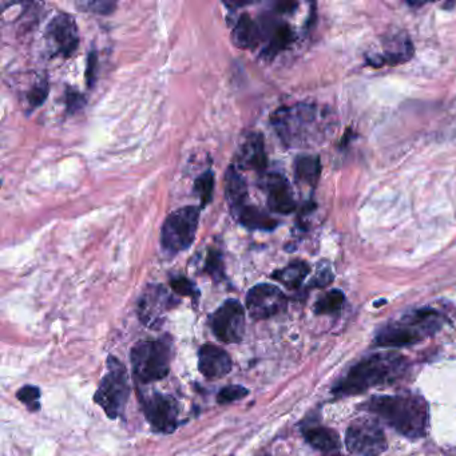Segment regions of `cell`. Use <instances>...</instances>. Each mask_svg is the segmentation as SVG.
<instances>
[{"label":"cell","mask_w":456,"mask_h":456,"mask_svg":"<svg viewBox=\"0 0 456 456\" xmlns=\"http://www.w3.org/2000/svg\"><path fill=\"white\" fill-rule=\"evenodd\" d=\"M248 197L249 194L245 179L239 173L237 167L230 166L225 174V198L233 215L248 205Z\"/></svg>","instance_id":"obj_20"},{"label":"cell","mask_w":456,"mask_h":456,"mask_svg":"<svg viewBox=\"0 0 456 456\" xmlns=\"http://www.w3.org/2000/svg\"><path fill=\"white\" fill-rule=\"evenodd\" d=\"M44 43L51 56L70 58L79 46L76 19L68 13H56L46 27Z\"/></svg>","instance_id":"obj_10"},{"label":"cell","mask_w":456,"mask_h":456,"mask_svg":"<svg viewBox=\"0 0 456 456\" xmlns=\"http://www.w3.org/2000/svg\"><path fill=\"white\" fill-rule=\"evenodd\" d=\"M176 304L178 301L165 287L150 284L142 292L138 300V316L145 325L155 328V325H161L166 312Z\"/></svg>","instance_id":"obj_14"},{"label":"cell","mask_w":456,"mask_h":456,"mask_svg":"<svg viewBox=\"0 0 456 456\" xmlns=\"http://www.w3.org/2000/svg\"><path fill=\"white\" fill-rule=\"evenodd\" d=\"M345 301V296L342 291L333 289L330 291L327 294H324L316 305H315V312L317 315H332L337 313L342 308V304Z\"/></svg>","instance_id":"obj_26"},{"label":"cell","mask_w":456,"mask_h":456,"mask_svg":"<svg viewBox=\"0 0 456 456\" xmlns=\"http://www.w3.org/2000/svg\"><path fill=\"white\" fill-rule=\"evenodd\" d=\"M170 287L173 288V291L181 294V296H188L194 300H197L200 297V291L196 287V284L184 276H178V277H173L170 280Z\"/></svg>","instance_id":"obj_31"},{"label":"cell","mask_w":456,"mask_h":456,"mask_svg":"<svg viewBox=\"0 0 456 456\" xmlns=\"http://www.w3.org/2000/svg\"><path fill=\"white\" fill-rule=\"evenodd\" d=\"M268 166L264 137L260 133H248L236 152V167L264 173Z\"/></svg>","instance_id":"obj_17"},{"label":"cell","mask_w":456,"mask_h":456,"mask_svg":"<svg viewBox=\"0 0 456 456\" xmlns=\"http://www.w3.org/2000/svg\"><path fill=\"white\" fill-rule=\"evenodd\" d=\"M414 56V44L404 32L390 35L381 42V49L367 55L368 66H397L406 64Z\"/></svg>","instance_id":"obj_15"},{"label":"cell","mask_w":456,"mask_h":456,"mask_svg":"<svg viewBox=\"0 0 456 456\" xmlns=\"http://www.w3.org/2000/svg\"><path fill=\"white\" fill-rule=\"evenodd\" d=\"M311 268L301 260L292 261L291 264L272 273V279L276 280L289 289H297L301 287L306 276L309 275Z\"/></svg>","instance_id":"obj_23"},{"label":"cell","mask_w":456,"mask_h":456,"mask_svg":"<svg viewBox=\"0 0 456 456\" xmlns=\"http://www.w3.org/2000/svg\"><path fill=\"white\" fill-rule=\"evenodd\" d=\"M232 39L234 46L242 50H253L261 44V34L257 19H253L249 13H242L233 28Z\"/></svg>","instance_id":"obj_19"},{"label":"cell","mask_w":456,"mask_h":456,"mask_svg":"<svg viewBox=\"0 0 456 456\" xmlns=\"http://www.w3.org/2000/svg\"><path fill=\"white\" fill-rule=\"evenodd\" d=\"M201 208L184 206L170 213L161 230V245L166 253L188 251L196 240Z\"/></svg>","instance_id":"obj_8"},{"label":"cell","mask_w":456,"mask_h":456,"mask_svg":"<svg viewBox=\"0 0 456 456\" xmlns=\"http://www.w3.org/2000/svg\"><path fill=\"white\" fill-rule=\"evenodd\" d=\"M97 64H98V58L95 52H90L88 58V68H86V80L89 88H92L95 78H97Z\"/></svg>","instance_id":"obj_34"},{"label":"cell","mask_w":456,"mask_h":456,"mask_svg":"<svg viewBox=\"0 0 456 456\" xmlns=\"http://www.w3.org/2000/svg\"><path fill=\"white\" fill-rule=\"evenodd\" d=\"M321 174V162L318 155L301 154L294 161V178L296 182L315 188Z\"/></svg>","instance_id":"obj_22"},{"label":"cell","mask_w":456,"mask_h":456,"mask_svg":"<svg viewBox=\"0 0 456 456\" xmlns=\"http://www.w3.org/2000/svg\"><path fill=\"white\" fill-rule=\"evenodd\" d=\"M107 372L102 378L100 387L94 395V402L101 407L110 419L122 415L130 395L127 369L116 357L109 356Z\"/></svg>","instance_id":"obj_7"},{"label":"cell","mask_w":456,"mask_h":456,"mask_svg":"<svg viewBox=\"0 0 456 456\" xmlns=\"http://www.w3.org/2000/svg\"><path fill=\"white\" fill-rule=\"evenodd\" d=\"M76 7L80 11H88V13H100V15H107L112 13L115 10L116 4L114 1H83V3H76Z\"/></svg>","instance_id":"obj_32"},{"label":"cell","mask_w":456,"mask_h":456,"mask_svg":"<svg viewBox=\"0 0 456 456\" xmlns=\"http://www.w3.org/2000/svg\"><path fill=\"white\" fill-rule=\"evenodd\" d=\"M299 3L293 1L276 3L273 4V10H270V13H265L257 20L260 25L261 44H264L261 50V56H264L268 61L277 56L280 52L288 50L296 42L297 34L294 28L288 22L282 20L280 16L294 13Z\"/></svg>","instance_id":"obj_5"},{"label":"cell","mask_w":456,"mask_h":456,"mask_svg":"<svg viewBox=\"0 0 456 456\" xmlns=\"http://www.w3.org/2000/svg\"><path fill=\"white\" fill-rule=\"evenodd\" d=\"M85 103H86V100L80 92H78L76 90L70 89V88L67 89L66 91V109L68 113L79 112L85 106Z\"/></svg>","instance_id":"obj_33"},{"label":"cell","mask_w":456,"mask_h":456,"mask_svg":"<svg viewBox=\"0 0 456 456\" xmlns=\"http://www.w3.org/2000/svg\"><path fill=\"white\" fill-rule=\"evenodd\" d=\"M16 397L20 403H23L30 411H38L40 408V403H39V399H40V391H39L38 387L35 385H25L22 387L18 393H16Z\"/></svg>","instance_id":"obj_29"},{"label":"cell","mask_w":456,"mask_h":456,"mask_svg":"<svg viewBox=\"0 0 456 456\" xmlns=\"http://www.w3.org/2000/svg\"><path fill=\"white\" fill-rule=\"evenodd\" d=\"M194 191L200 198L201 209L212 203L213 191H215V174H213L212 170L205 172L200 177L196 179Z\"/></svg>","instance_id":"obj_27"},{"label":"cell","mask_w":456,"mask_h":456,"mask_svg":"<svg viewBox=\"0 0 456 456\" xmlns=\"http://www.w3.org/2000/svg\"><path fill=\"white\" fill-rule=\"evenodd\" d=\"M327 456H344L342 455V454H335V452H330V454H328Z\"/></svg>","instance_id":"obj_36"},{"label":"cell","mask_w":456,"mask_h":456,"mask_svg":"<svg viewBox=\"0 0 456 456\" xmlns=\"http://www.w3.org/2000/svg\"><path fill=\"white\" fill-rule=\"evenodd\" d=\"M345 442L356 456H380L388 447L380 426L371 419L355 420L347 430Z\"/></svg>","instance_id":"obj_9"},{"label":"cell","mask_w":456,"mask_h":456,"mask_svg":"<svg viewBox=\"0 0 456 456\" xmlns=\"http://www.w3.org/2000/svg\"><path fill=\"white\" fill-rule=\"evenodd\" d=\"M248 395H249V390L242 385H227L220 390V392L217 395V402L220 404H229L233 402H239Z\"/></svg>","instance_id":"obj_30"},{"label":"cell","mask_w":456,"mask_h":456,"mask_svg":"<svg viewBox=\"0 0 456 456\" xmlns=\"http://www.w3.org/2000/svg\"><path fill=\"white\" fill-rule=\"evenodd\" d=\"M408 363L399 354H378L361 360L333 388L337 397L355 396L369 388L390 384L406 373Z\"/></svg>","instance_id":"obj_3"},{"label":"cell","mask_w":456,"mask_h":456,"mask_svg":"<svg viewBox=\"0 0 456 456\" xmlns=\"http://www.w3.org/2000/svg\"><path fill=\"white\" fill-rule=\"evenodd\" d=\"M305 440L313 448L323 452H335L340 447L339 435L330 428L325 427H312L304 431Z\"/></svg>","instance_id":"obj_24"},{"label":"cell","mask_w":456,"mask_h":456,"mask_svg":"<svg viewBox=\"0 0 456 456\" xmlns=\"http://www.w3.org/2000/svg\"><path fill=\"white\" fill-rule=\"evenodd\" d=\"M333 280V276L330 273V268H324L323 270H320L316 275L315 280L312 281V287H325L328 285L330 281Z\"/></svg>","instance_id":"obj_35"},{"label":"cell","mask_w":456,"mask_h":456,"mask_svg":"<svg viewBox=\"0 0 456 456\" xmlns=\"http://www.w3.org/2000/svg\"><path fill=\"white\" fill-rule=\"evenodd\" d=\"M198 369L206 379H221L232 371V359L215 344H205L198 352Z\"/></svg>","instance_id":"obj_18"},{"label":"cell","mask_w":456,"mask_h":456,"mask_svg":"<svg viewBox=\"0 0 456 456\" xmlns=\"http://www.w3.org/2000/svg\"><path fill=\"white\" fill-rule=\"evenodd\" d=\"M270 124L284 146L309 149L330 140L337 127L336 114L328 106L296 103L277 109Z\"/></svg>","instance_id":"obj_1"},{"label":"cell","mask_w":456,"mask_h":456,"mask_svg":"<svg viewBox=\"0 0 456 456\" xmlns=\"http://www.w3.org/2000/svg\"><path fill=\"white\" fill-rule=\"evenodd\" d=\"M442 317L431 308L408 313L397 323L387 325L378 333L376 344L384 348H402L412 345L440 328Z\"/></svg>","instance_id":"obj_4"},{"label":"cell","mask_w":456,"mask_h":456,"mask_svg":"<svg viewBox=\"0 0 456 456\" xmlns=\"http://www.w3.org/2000/svg\"><path fill=\"white\" fill-rule=\"evenodd\" d=\"M265 456H269V455H265Z\"/></svg>","instance_id":"obj_37"},{"label":"cell","mask_w":456,"mask_h":456,"mask_svg":"<svg viewBox=\"0 0 456 456\" xmlns=\"http://www.w3.org/2000/svg\"><path fill=\"white\" fill-rule=\"evenodd\" d=\"M130 361L133 373L140 383L162 380L170 372L172 345L165 340L140 342L131 348Z\"/></svg>","instance_id":"obj_6"},{"label":"cell","mask_w":456,"mask_h":456,"mask_svg":"<svg viewBox=\"0 0 456 456\" xmlns=\"http://www.w3.org/2000/svg\"><path fill=\"white\" fill-rule=\"evenodd\" d=\"M288 304L284 292L272 284L254 285L246 294V309L253 320H265L285 311Z\"/></svg>","instance_id":"obj_13"},{"label":"cell","mask_w":456,"mask_h":456,"mask_svg":"<svg viewBox=\"0 0 456 456\" xmlns=\"http://www.w3.org/2000/svg\"><path fill=\"white\" fill-rule=\"evenodd\" d=\"M209 325L220 342H240L245 335V309L239 300L229 299L209 316Z\"/></svg>","instance_id":"obj_11"},{"label":"cell","mask_w":456,"mask_h":456,"mask_svg":"<svg viewBox=\"0 0 456 456\" xmlns=\"http://www.w3.org/2000/svg\"><path fill=\"white\" fill-rule=\"evenodd\" d=\"M49 95V80L46 74H34L32 80L25 90L22 101L28 112H34L42 106Z\"/></svg>","instance_id":"obj_25"},{"label":"cell","mask_w":456,"mask_h":456,"mask_svg":"<svg viewBox=\"0 0 456 456\" xmlns=\"http://www.w3.org/2000/svg\"><path fill=\"white\" fill-rule=\"evenodd\" d=\"M142 408L152 431L167 435L177 430L179 406L172 395L152 392L142 396Z\"/></svg>","instance_id":"obj_12"},{"label":"cell","mask_w":456,"mask_h":456,"mask_svg":"<svg viewBox=\"0 0 456 456\" xmlns=\"http://www.w3.org/2000/svg\"><path fill=\"white\" fill-rule=\"evenodd\" d=\"M234 217L241 225L251 230L270 232L279 227V222L273 217L269 216L264 210L256 208L253 205L244 206L237 213H234Z\"/></svg>","instance_id":"obj_21"},{"label":"cell","mask_w":456,"mask_h":456,"mask_svg":"<svg viewBox=\"0 0 456 456\" xmlns=\"http://www.w3.org/2000/svg\"><path fill=\"white\" fill-rule=\"evenodd\" d=\"M203 272L209 275L215 281H221L225 277V270H224V261H222V254L218 252L217 249H210L206 257H205V264H203Z\"/></svg>","instance_id":"obj_28"},{"label":"cell","mask_w":456,"mask_h":456,"mask_svg":"<svg viewBox=\"0 0 456 456\" xmlns=\"http://www.w3.org/2000/svg\"><path fill=\"white\" fill-rule=\"evenodd\" d=\"M266 201L272 212L279 215H291L296 209L294 193L289 181L281 173H268L264 176Z\"/></svg>","instance_id":"obj_16"},{"label":"cell","mask_w":456,"mask_h":456,"mask_svg":"<svg viewBox=\"0 0 456 456\" xmlns=\"http://www.w3.org/2000/svg\"><path fill=\"white\" fill-rule=\"evenodd\" d=\"M366 408L408 439H420L428 430V406L416 395L375 396Z\"/></svg>","instance_id":"obj_2"}]
</instances>
